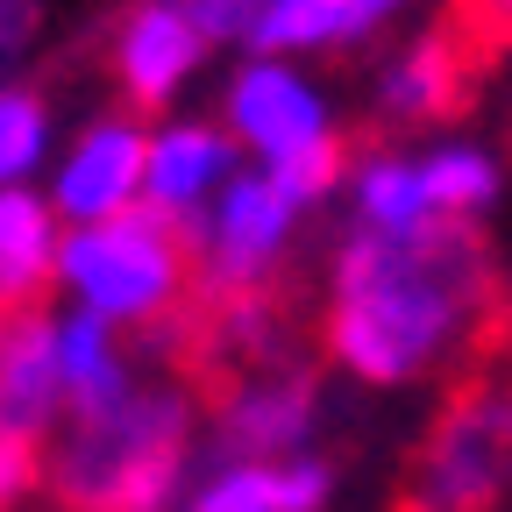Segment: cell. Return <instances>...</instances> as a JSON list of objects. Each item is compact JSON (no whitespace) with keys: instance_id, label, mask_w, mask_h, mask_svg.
Listing matches in <instances>:
<instances>
[{"instance_id":"cell-1","label":"cell","mask_w":512,"mask_h":512,"mask_svg":"<svg viewBox=\"0 0 512 512\" xmlns=\"http://www.w3.org/2000/svg\"><path fill=\"white\" fill-rule=\"evenodd\" d=\"M484 292V242L470 221L413 235H356L335 264L328 349L363 384H413L463 342Z\"/></svg>"},{"instance_id":"cell-2","label":"cell","mask_w":512,"mask_h":512,"mask_svg":"<svg viewBox=\"0 0 512 512\" xmlns=\"http://www.w3.org/2000/svg\"><path fill=\"white\" fill-rule=\"evenodd\" d=\"M185 477H192V399L178 384L79 413L50 463L64 512H171L185 498Z\"/></svg>"},{"instance_id":"cell-3","label":"cell","mask_w":512,"mask_h":512,"mask_svg":"<svg viewBox=\"0 0 512 512\" xmlns=\"http://www.w3.org/2000/svg\"><path fill=\"white\" fill-rule=\"evenodd\" d=\"M50 278L79 299V313L107 320V328L114 320H136L143 328V320H164L185 299V242L150 207H128L114 221L57 235Z\"/></svg>"},{"instance_id":"cell-4","label":"cell","mask_w":512,"mask_h":512,"mask_svg":"<svg viewBox=\"0 0 512 512\" xmlns=\"http://www.w3.org/2000/svg\"><path fill=\"white\" fill-rule=\"evenodd\" d=\"M292 221H299V207L264 171H228L214 200L178 228V242L207 256L214 299H242V292H264V278L278 271V256L292 242Z\"/></svg>"},{"instance_id":"cell-5","label":"cell","mask_w":512,"mask_h":512,"mask_svg":"<svg viewBox=\"0 0 512 512\" xmlns=\"http://www.w3.org/2000/svg\"><path fill=\"white\" fill-rule=\"evenodd\" d=\"M505 392H463L448 406L420 448L413 470V505L420 512H491L498 484H505Z\"/></svg>"},{"instance_id":"cell-6","label":"cell","mask_w":512,"mask_h":512,"mask_svg":"<svg viewBox=\"0 0 512 512\" xmlns=\"http://www.w3.org/2000/svg\"><path fill=\"white\" fill-rule=\"evenodd\" d=\"M136 192H143V128L128 114H107L72 143V157H64L50 214H64L72 228H93V221L128 214Z\"/></svg>"},{"instance_id":"cell-7","label":"cell","mask_w":512,"mask_h":512,"mask_svg":"<svg viewBox=\"0 0 512 512\" xmlns=\"http://www.w3.org/2000/svg\"><path fill=\"white\" fill-rule=\"evenodd\" d=\"M313 384L306 377H256V384H235L221 399V420H214V463H285L306 448L313 434Z\"/></svg>"},{"instance_id":"cell-8","label":"cell","mask_w":512,"mask_h":512,"mask_svg":"<svg viewBox=\"0 0 512 512\" xmlns=\"http://www.w3.org/2000/svg\"><path fill=\"white\" fill-rule=\"evenodd\" d=\"M228 121H235V136L249 143V150H264V164H278V157H299V150H313V143H328L335 128H328V107H320V93L299 79V72H285V64H249V72L228 86Z\"/></svg>"},{"instance_id":"cell-9","label":"cell","mask_w":512,"mask_h":512,"mask_svg":"<svg viewBox=\"0 0 512 512\" xmlns=\"http://www.w3.org/2000/svg\"><path fill=\"white\" fill-rule=\"evenodd\" d=\"M235 171V143L207 121H171L164 136H143V207L171 228L200 214L221 178Z\"/></svg>"},{"instance_id":"cell-10","label":"cell","mask_w":512,"mask_h":512,"mask_svg":"<svg viewBox=\"0 0 512 512\" xmlns=\"http://www.w3.org/2000/svg\"><path fill=\"white\" fill-rule=\"evenodd\" d=\"M64 413L57 392V320L36 306L0 313V434L36 441Z\"/></svg>"},{"instance_id":"cell-11","label":"cell","mask_w":512,"mask_h":512,"mask_svg":"<svg viewBox=\"0 0 512 512\" xmlns=\"http://www.w3.org/2000/svg\"><path fill=\"white\" fill-rule=\"evenodd\" d=\"M335 491V470L299 448L285 463H214L178 498V512H320Z\"/></svg>"},{"instance_id":"cell-12","label":"cell","mask_w":512,"mask_h":512,"mask_svg":"<svg viewBox=\"0 0 512 512\" xmlns=\"http://www.w3.org/2000/svg\"><path fill=\"white\" fill-rule=\"evenodd\" d=\"M200 57H207V43L185 22L178 0H150V8H136L121 22V36H114V72H121V86H128L136 107H164Z\"/></svg>"},{"instance_id":"cell-13","label":"cell","mask_w":512,"mask_h":512,"mask_svg":"<svg viewBox=\"0 0 512 512\" xmlns=\"http://www.w3.org/2000/svg\"><path fill=\"white\" fill-rule=\"evenodd\" d=\"M57 392H64L72 413H100V406L136 392V377H128L107 320H93V313H64L57 320Z\"/></svg>"},{"instance_id":"cell-14","label":"cell","mask_w":512,"mask_h":512,"mask_svg":"<svg viewBox=\"0 0 512 512\" xmlns=\"http://www.w3.org/2000/svg\"><path fill=\"white\" fill-rule=\"evenodd\" d=\"M399 0H264L249 22L256 50H320V43H349L377 29Z\"/></svg>"},{"instance_id":"cell-15","label":"cell","mask_w":512,"mask_h":512,"mask_svg":"<svg viewBox=\"0 0 512 512\" xmlns=\"http://www.w3.org/2000/svg\"><path fill=\"white\" fill-rule=\"evenodd\" d=\"M57 256V214L29 185H0V313L29 306Z\"/></svg>"},{"instance_id":"cell-16","label":"cell","mask_w":512,"mask_h":512,"mask_svg":"<svg viewBox=\"0 0 512 512\" xmlns=\"http://www.w3.org/2000/svg\"><path fill=\"white\" fill-rule=\"evenodd\" d=\"M420 171V200L434 221H470L498 200V157L477 150V143H448V150H427L413 157Z\"/></svg>"},{"instance_id":"cell-17","label":"cell","mask_w":512,"mask_h":512,"mask_svg":"<svg viewBox=\"0 0 512 512\" xmlns=\"http://www.w3.org/2000/svg\"><path fill=\"white\" fill-rule=\"evenodd\" d=\"M356 221H363L370 235H413V228L434 221L427 200H420L413 157H370V164L356 171Z\"/></svg>"},{"instance_id":"cell-18","label":"cell","mask_w":512,"mask_h":512,"mask_svg":"<svg viewBox=\"0 0 512 512\" xmlns=\"http://www.w3.org/2000/svg\"><path fill=\"white\" fill-rule=\"evenodd\" d=\"M456 107V57H448L441 43H427L420 57H406L399 72H384V114H448Z\"/></svg>"},{"instance_id":"cell-19","label":"cell","mask_w":512,"mask_h":512,"mask_svg":"<svg viewBox=\"0 0 512 512\" xmlns=\"http://www.w3.org/2000/svg\"><path fill=\"white\" fill-rule=\"evenodd\" d=\"M50 150V107L29 86H0V185H22Z\"/></svg>"},{"instance_id":"cell-20","label":"cell","mask_w":512,"mask_h":512,"mask_svg":"<svg viewBox=\"0 0 512 512\" xmlns=\"http://www.w3.org/2000/svg\"><path fill=\"white\" fill-rule=\"evenodd\" d=\"M43 477L36 463V441H15V434H0V512H8L15 498H29V484Z\"/></svg>"},{"instance_id":"cell-21","label":"cell","mask_w":512,"mask_h":512,"mask_svg":"<svg viewBox=\"0 0 512 512\" xmlns=\"http://www.w3.org/2000/svg\"><path fill=\"white\" fill-rule=\"evenodd\" d=\"M29 36H36V0H0V72L29 50Z\"/></svg>"},{"instance_id":"cell-22","label":"cell","mask_w":512,"mask_h":512,"mask_svg":"<svg viewBox=\"0 0 512 512\" xmlns=\"http://www.w3.org/2000/svg\"><path fill=\"white\" fill-rule=\"evenodd\" d=\"M484 15H505V0H484Z\"/></svg>"}]
</instances>
